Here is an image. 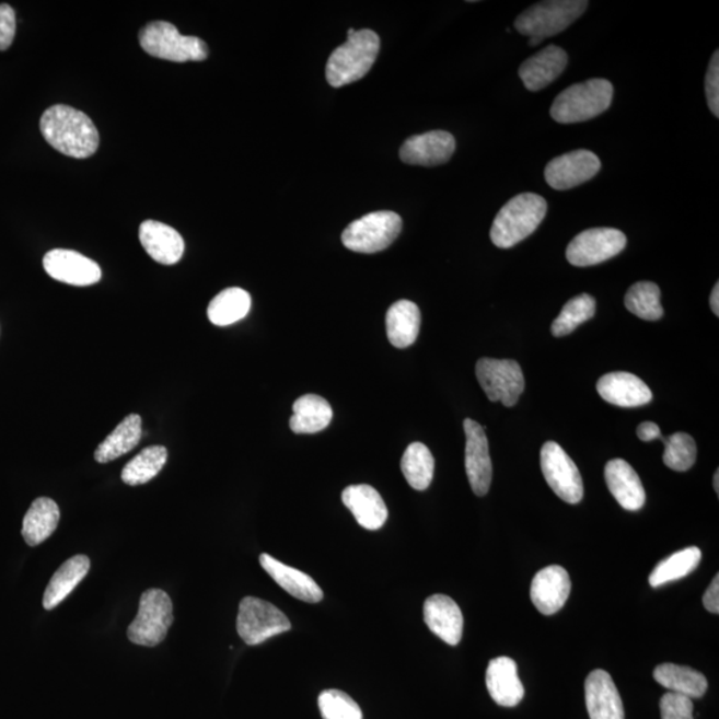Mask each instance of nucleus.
Masks as SVG:
<instances>
[{
  "label": "nucleus",
  "mask_w": 719,
  "mask_h": 719,
  "mask_svg": "<svg viewBox=\"0 0 719 719\" xmlns=\"http://www.w3.org/2000/svg\"><path fill=\"white\" fill-rule=\"evenodd\" d=\"M403 230V220L396 212L378 211L350 223L343 232V244L358 254H376L395 242Z\"/></svg>",
  "instance_id": "6e6552de"
},
{
  "label": "nucleus",
  "mask_w": 719,
  "mask_h": 719,
  "mask_svg": "<svg viewBox=\"0 0 719 719\" xmlns=\"http://www.w3.org/2000/svg\"><path fill=\"white\" fill-rule=\"evenodd\" d=\"M141 245L153 260L174 266L184 254V240L172 227L155 220H146L139 230Z\"/></svg>",
  "instance_id": "4be33fe9"
},
{
  "label": "nucleus",
  "mask_w": 719,
  "mask_h": 719,
  "mask_svg": "<svg viewBox=\"0 0 719 719\" xmlns=\"http://www.w3.org/2000/svg\"><path fill=\"white\" fill-rule=\"evenodd\" d=\"M143 434L141 429V417L139 415H128L107 439L102 442L95 451V460L100 464H107L137 448Z\"/></svg>",
  "instance_id": "7c9ffc66"
},
{
  "label": "nucleus",
  "mask_w": 719,
  "mask_h": 719,
  "mask_svg": "<svg viewBox=\"0 0 719 719\" xmlns=\"http://www.w3.org/2000/svg\"><path fill=\"white\" fill-rule=\"evenodd\" d=\"M341 500L367 531H379L389 519V508L383 497L371 485H350L344 489Z\"/></svg>",
  "instance_id": "aec40b11"
},
{
  "label": "nucleus",
  "mask_w": 719,
  "mask_h": 719,
  "mask_svg": "<svg viewBox=\"0 0 719 719\" xmlns=\"http://www.w3.org/2000/svg\"><path fill=\"white\" fill-rule=\"evenodd\" d=\"M661 719H694L693 699L669 692L660 700Z\"/></svg>",
  "instance_id": "a19ab883"
},
{
  "label": "nucleus",
  "mask_w": 719,
  "mask_h": 719,
  "mask_svg": "<svg viewBox=\"0 0 719 719\" xmlns=\"http://www.w3.org/2000/svg\"><path fill=\"white\" fill-rule=\"evenodd\" d=\"M318 709L323 719H362L360 706L341 691H324L318 696Z\"/></svg>",
  "instance_id": "ea45409f"
},
{
  "label": "nucleus",
  "mask_w": 719,
  "mask_h": 719,
  "mask_svg": "<svg viewBox=\"0 0 719 719\" xmlns=\"http://www.w3.org/2000/svg\"><path fill=\"white\" fill-rule=\"evenodd\" d=\"M594 313V298L588 293H582L564 305L561 313L552 324V334L556 337L570 335L579 325L592 318Z\"/></svg>",
  "instance_id": "4c0bfd02"
},
{
  "label": "nucleus",
  "mask_w": 719,
  "mask_h": 719,
  "mask_svg": "<svg viewBox=\"0 0 719 719\" xmlns=\"http://www.w3.org/2000/svg\"><path fill=\"white\" fill-rule=\"evenodd\" d=\"M571 590L568 571L558 565L540 570L531 587L534 606L544 616H553L567 604Z\"/></svg>",
  "instance_id": "f3484780"
},
{
  "label": "nucleus",
  "mask_w": 719,
  "mask_h": 719,
  "mask_svg": "<svg viewBox=\"0 0 719 719\" xmlns=\"http://www.w3.org/2000/svg\"><path fill=\"white\" fill-rule=\"evenodd\" d=\"M454 150L456 140L450 132L430 131L405 140L399 149V159L407 164L433 167L447 163Z\"/></svg>",
  "instance_id": "dca6fc26"
},
{
  "label": "nucleus",
  "mask_w": 719,
  "mask_h": 719,
  "mask_svg": "<svg viewBox=\"0 0 719 719\" xmlns=\"http://www.w3.org/2000/svg\"><path fill=\"white\" fill-rule=\"evenodd\" d=\"M386 335L393 347L408 348L417 340L421 325L419 306L409 300H399L386 312Z\"/></svg>",
  "instance_id": "bb28decb"
},
{
  "label": "nucleus",
  "mask_w": 719,
  "mask_h": 719,
  "mask_svg": "<svg viewBox=\"0 0 719 719\" xmlns=\"http://www.w3.org/2000/svg\"><path fill=\"white\" fill-rule=\"evenodd\" d=\"M548 205L543 196L521 194L503 206L490 229V240L496 247L507 250L531 236L543 223Z\"/></svg>",
  "instance_id": "f03ea898"
},
{
  "label": "nucleus",
  "mask_w": 719,
  "mask_h": 719,
  "mask_svg": "<svg viewBox=\"0 0 719 719\" xmlns=\"http://www.w3.org/2000/svg\"><path fill=\"white\" fill-rule=\"evenodd\" d=\"M568 65V54L558 46H548L520 66V78L525 88L537 92L548 88Z\"/></svg>",
  "instance_id": "5701e85b"
},
{
  "label": "nucleus",
  "mask_w": 719,
  "mask_h": 719,
  "mask_svg": "<svg viewBox=\"0 0 719 719\" xmlns=\"http://www.w3.org/2000/svg\"><path fill=\"white\" fill-rule=\"evenodd\" d=\"M665 442V453H663V463L668 468L675 472H686L696 464L697 447L696 441L687 433H674L669 439H661Z\"/></svg>",
  "instance_id": "58836bf2"
},
{
  "label": "nucleus",
  "mask_w": 719,
  "mask_h": 719,
  "mask_svg": "<svg viewBox=\"0 0 719 719\" xmlns=\"http://www.w3.org/2000/svg\"><path fill=\"white\" fill-rule=\"evenodd\" d=\"M236 628L240 638L251 647L291 630L290 619L278 607L256 598L240 602Z\"/></svg>",
  "instance_id": "1a4fd4ad"
},
{
  "label": "nucleus",
  "mask_w": 719,
  "mask_h": 719,
  "mask_svg": "<svg viewBox=\"0 0 719 719\" xmlns=\"http://www.w3.org/2000/svg\"><path fill=\"white\" fill-rule=\"evenodd\" d=\"M424 621L433 635L451 647H456L463 638V612L448 595H430L424 604Z\"/></svg>",
  "instance_id": "a211bd4d"
},
{
  "label": "nucleus",
  "mask_w": 719,
  "mask_h": 719,
  "mask_svg": "<svg viewBox=\"0 0 719 719\" xmlns=\"http://www.w3.org/2000/svg\"><path fill=\"white\" fill-rule=\"evenodd\" d=\"M91 567L88 556H76L66 561L55 571L53 579L48 582L45 595H43V606L46 611H53L59 606L76 589L84 577L88 576Z\"/></svg>",
  "instance_id": "cd10ccee"
},
{
  "label": "nucleus",
  "mask_w": 719,
  "mask_h": 719,
  "mask_svg": "<svg viewBox=\"0 0 719 719\" xmlns=\"http://www.w3.org/2000/svg\"><path fill=\"white\" fill-rule=\"evenodd\" d=\"M625 247V233L614 229H590L571 240L567 259L576 267L598 266L621 254Z\"/></svg>",
  "instance_id": "f8f14e48"
},
{
  "label": "nucleus",
  "mask_w": 719,
  "mask_h": 719,
  "mask_svg": "<svg viewBox=\"0 0 719 719\" xmlns=\"http://www.w3.org/2000/svg\"><path fill=\"white\" fill-rule=\"evenodd\" d=\"M706 97L712 115L719 116V53L712 55L708 73H706Z\"/></svg>",
  "instance_id": "79ce46f5"
},
{
  "label": "nucleus",
  "mask_w": 719,
  "mask_h": 719,
  "mask_svg": "<svg viewBox=\"0 0 719 719\" xmlns=\"http://www.w3.org/2000/svg\"><path fill=\"white\" fill-rule=\"evenodd\" d=\"M601 170V162L592 151L577 150L555 158L546 165L545 181L552 188L567 190L593 179Z\"/></svg>",
  "instance_id": "ddd939ff"
},
{
  "label": "nucleus",
  "mask_w": 719,
  "mask_h": 719,
  "mask_svg": "<svg viewBox=\"0 0 719 719\" xmlns=\"http://www.w3.org/2000/svg\"><path fill=\"white\" fill-rule=\"evenodd\" d=\"M585 700L590 719H625L623 699L605 670H593L588 675Z\"/></svg>",
  "instance_id": "6ab92c4d"
},
{
  "label": "nucleus",
  "mask_w": 719,
  "mask_h": 719,
  "mask_svg": "<svg viewBox=\"0 0 719 719\" xmlns=\"http://www.w3.org/2000/svg\"><path fill=\"white\" fill-rule=\"evenodd\" d=\"M487 687L490 697L503 708H514L525 696L518 665L509 657H497L489 662Z\"/></svg>",
  "instance_id": "b1692460"
},
{
  "label": "nucleus",
  "mask_w": 719,
  "mask_h": 719,
  "mask_svg": "<svg viewBox=\"0 0 719 719\" xmlns=\"http://www.w3.org/2000/svg\"><path fill=\"white\" fill-rule=\"evenodd\" d=\"M613 94V84L606 79L570 85L553 102L552 118L561 125L593 119L611 107Z\"/></svg>",
  "instance_id": "20e7f679"
},
{
  "label": "nucleus",
  "mask_w": 719,
  "mask_h": 719,
  "mask_svg": "<svg viewBox=\"0 0 719 719\" xmlns=\"http://www.w3.org/2000/svg\"><path fill=\"white\" fill-rule=\"evenodd\" d=\"M40 131L47 143L66 156L90 158L100 147V132L89 116L63 104L43 114Z\"/></svg>",
  "instance_id": "f257e3e1"
},
{
  "label": "nucleus",
  "mask_w": 719,
  "mask_h": 719,
  "mask_svg": "<svg viewBox=\"0 0 719 719\" xmlns=\"http://www.w3.org/2000/svg\"><path fill=\"white\" fill-rule=\"evenodd\" d=\"M605 479L607 488L621 507L636 512L645 506L647 494L641 479L625 460L610 461L605 468Z\"/></svg>",
  "instance_id": "393cba45"
},
{
  "label": "nucleus",
  "mask_w": 719,
  "mask_h": 719,
  "mask_svg": "<svg viewBox=\"0 0 719 719\" xmlns=\"http://www.w3.org/2000/svg\"><path fill=\"white\" fill-rule=\"evenodd\" d=\"M541 471L559 499L568 503H579L582 500L581 473L557 442L548 441L541 450Z\"/></svg>",
  "instance_id": "9b49d317"
},
{
  "label": "nucleus",
  "mask_w": 719,
  "mask_h": 719,
  "mask_svg": "<svg viewBox=\"0 0 719 719\" xmlns=\"http://www.w3.org/2000/svg\"><path fill=\"white\" fill-rule=\"evenodd\" d=\"M140 46L151 57L176 61H201L208 47L198 36H186L169 22H152L140 31Z\"/></svg>",
  "instance_id": "423d86ee"
},
{
  "label": "nucleus",
  "mask_w": 719,
  "mask_h": 719,
  "mask_svg": "<svg viewBox=\"0 0 719 719\" xmlns=\"http://www.w3.org/2000/svg\"><path fill=\"white\" fill-rule=\"evenodd\" d=\"M174 623V606L170 595L160 589L141 594L137 618L128 626L127 637L135 645L153 648L164 641Z\"/></svg>",
  "instance_id": "0eeeda50"
},
{
  "label": "nucleus",
  "mask_w": 719,
  "mask_h": 719,
  "mask_svg": "<svg viewBox=\"0 0 719 719\" xmlns=\"http://www.w3.org/2000/svg\"><path fill=\"white\" fill-rule=\"evenodd\" d=\"M626 310L639 318L656 322L663 316L661 291L659 286L650 281H639L629 288L625 297Z\"/></svg>",
  "instance_id": "e433bc0d"
},
{
  "label": "nucleus",
  "mask_w": 719,
  "mask_h": 719,
  "mask_svg": "<svg viewBox=\"0 0 719 719\" xmlns=\"http://www.w3.org/2000/svg\"><path fill=\"white\" fill-rule=\"evenodd\" d=\"M330 405L327 399L317 395H305L293 404V415L290 420L292 432L312 434L322 432L332 421Z\"/></svg>",
  "instance_id": "c756f323"
},
{
  "label": "nucleus",
  "mask_w": 719,
  "mask_h": 719,
  "mask_svg": "<svg viewBox=\"0 0 719 719\" xmlns=\"http://www.w3.org/2000/svg\"><path fill=\"white\" fill-rule=\"evenodd\" d=\"M48 276L65 285L89 287L102 279V269L97 263L77 251L53 250L43 259Z\"/></svg>",
  "instance_id": "4468645a"
},
{
  "label": "nucleus",
  "mask_w": 719,
  "mask_h": 719,
  "mask_svg": "<svg viewBox=\"0 0 719 719\" xmlns=\"http://www.w3.org/2000/svg\"><path fill=\"white\" fill-rule=\"evenodd\" d=\"M252 300L242 288H227L214 297L208 305L207 315L218 327L235 324L248 315Z\"/></svg>",
  "instance_id": "473e14b6"
},
{
  "label": "nucleus",
  "mask_w": 719,
  "mask_h": 719,
  "mask_svg": "<svg viewBox=\"0 0 719 719\" xmlns=\"http://www.w3.org/2000/svg\"><path fill=\"white\" fill-rule=\"evenodd\" d=\"M654 680L670 692L692 699L704 697L708 691V680L703 673L692 668L674 665V663H662L657 666Z\"/></svg>",
  "instance_id": "2f4dec72"
},
{
  "label": "nucleus",
  "mask_w": 719,
  "mask_h": 719,
  "mask_svg": "<svg viewBox=\"0 0 719 719\" xmlns=\"http://www.w3.org/2000/svg\"><path fill=\"white\" fill-rule=\"evenodd\" d=\"M704 605L710 613H719V576L715 577L711 585L704 595Z\"/></svg>",
  "instance_id": "c03bdc74"
},
{
  "label": "nucleus",
  "mask_w": 719,
  "mask_h": 719,
  "mask_svg": "<svg viewBox=\"0 0 719 719\" xmlns=\"http://www.w3.org/2000/svg\"><path fill=\"white\" fill-rule=\"evenodd\" d=\"M476 376L490 402L506 407H514L525 390L524 373L514 360L479 359Z\"/></svg>",
  "instance_id": "9d476101"
},
{
  "label": "nucleus",
  "mask_w": 719,
  "mask_h": 719,
  "mask_svg": "<svg viewBox=\"0 0 719 719\" xmlns=\"http://www.w3.org/2000/svg\"><path fill=\"white\" fill-rule=\"evenodd\" d=\"M700 558H703V553L696 546L674 553V555L663 559L651 571L649 576L650 585L660 588L668 582L684 579L697 569Z\"/></svg>",
  "instance_id": "f704fd0d"
},
{
  "label": "nucleus",
  "mask_w": 719,
  "mask_h": 719,
  "mask_svg": "<svg viewBox=\"0 0 719 719\" xmlns=\"http://www.w3.org/2000/svg\"><path fill=\"white\" fill-rule=\"evenodd\" d=\"M585 0H550L533 4L515 20L520 34L530 36V45L537 46L549 36L567 30L587 11Z\"/></svg>",
  "instance_id": "39448f33"
},
{
  "label": "nucleus",
  "mask_w": 719,
  "mask_h": 719,
  "mask_svg": "<svg viewBox=\"0 0 719 719\" xmlns=\"http://www.w3.org/2000/svg\"><path fill=\"white\" fill-rule=\"evenodd\" d=\"M167 459V448L163 445L146 448V450L141 451L137 457H134L125 466V469H123V483L130 485V487H138V485L150 483L164 468Z\"/></svg>",
  "instance_id": "72a5a7b5"
},
{
  "label": "nucleus",
  "mask_w": 719,
  "mask_h": 719,
  "mask_svg": "<svg viewBox=\"0 0 719 719\" xmlns=\"http://www.w3.org/2000/svg\"><path fill=\"white\" fill-rule=\"evenodd\" d=\"M598 391L605 402L623 408L641 407L653 398L649 386L628 372L605 374L599 380Z\"/></svg>",
  "instance_id": "412c9836"
},
{
  "label": "nucleus",
  "mask_w": 719,
  "mask_h": 719,
  "mask_svg": "<svg viewBox=\"0 0 719 719\" xmlns=\"http://www.w3.org/2000/svg\"><path fill=\"white\" fill-rule=\"evenodd\" d=\"M260 565L267 573L272 577V580L278 583L287 593L292 598L309 602V604H317L324 598L322 588H320L315 580L309 575L303 573L298 569L288 567L279 559L263 553L260 556Z\"/></svg>",
  "instance_id": "a878e982"
},
{
  "label": "nucleus",
  "mask_w": 719,
  "mask_h": 719,
  "mask_svg": "<svg viewBox=\"0 0 719 719\" xmlns=\"http://www.w3.org/2000/svg\"><path fill=\"white\" fill-rule=\"evenodd\" d=\"M60 520L58 503L48 497H39L31 503L23 519L22 534L30 546L40 545L57 531Z\"/></svg>",
  "instance_id": "c85d7f7f"
},
{
  "label": "nucleus",
  "mask_w": 719,
  "mask_h": 719,
  "mask_svg": "<svg viewBox=\"0 0 719 719\" xmlns=\"http://www.w3.org/2000/svg\"><path fill=\"white\" fill-rule=\"evenodd\" d=\"M637 436L639 440L645 442L662 439L660 427L651 421L642 422L641 426L637 428Z\"/></svg>",
  "instance_id": "a18cd8bd"
},
{
  "label": "nucleus",
  "mask_w": 719,
  "mask_h": 719,
  "mask_svg": "<svg viewBox=\"0 0 719 719\" xmlns=\"http://www.w3.org/2000/svg\"><path fill=\"white\" fill-rule=\"evenodd\" d=\"M380 51V38L372 30L356 31L330 54L327 80L332 88L358 82L372 69Z\"/></svg>",
  "instance_id": "7ed1b4c3"
},
{
  "label": "nucleus",
  "mask_w": 719,
  "mask_h": 719,
  "mask_svg": "<svg viewBox=\"0 0 719 719\" xmlns=\"http://www.w3.org/2000/svg\"><path fill=\"white\" fill-rule=\"evenodd\" d=\"M710 306L711 311L715 312V315H719V286L718 282L710 294Z\"/></svg>",
  "instance_id": "49530a36"
},
{
  "label": "nucleus",
  "mask_w": 719,
  "mask_h": 719,
  "mask_svg": "<svg viewBox=\"0 0 719 719\" xmlns=\"http://www.w3.org/2000/svg\"><path fill=\"white\" fill-rule=\"evenodd\" d=\"M402 471L411 488L426 490L434 475V459L427 445L414 442L404 452Z\"/></svg>",
  "instance_id": "c9c22d12"
},
{
  "label": "nucleus",
  "mask_w": 719,
  "mask_h": 719,
  "mask_svg": "<svg viewBox=\"0 0 719 719\" xmlns=\"http://www.w3.org/2000/svg\"><path fill=\"white\" fill-rule=\"evenodd\" d=\"M16 34L15 11L9 4H0V51L9 50Z\"/></svg>",
  "instance_id": "37998d69"
},
{
  "label": "nucleus",
  "mask_w": 719,
  "mask_h": 719,
  "mask_svg": "<svg viewBox=\"0 0 719 719\" xmlns=\"http://www.w3.org/2000/svg\"><path fill=\"white\" fill-rule=\"evenodd\" d=\"M715 489H716L717 495H718L719 494V472L718 471L716 472V475H715Z\"/></svg>",
  "instance_id": "de8ad7c7"
},
{
  "label": "nucleus",
  "mask_w": 719,
  "mask_h": 719,
  "mask_svg": "<svg viewBox=\"0 0 719 719\" xmlns=\"http://www.w3.org/2000/svg\"><path fill=\"white\" fill-rule=\"evenodd\" d=\"M466 436L465 471L475 495L483 497L488 494L491 484V460L489 442L484 427L475 420L464 421Z\"/></svg>",
  "instance_id": "2eb2a0df"
}]
</instances>
